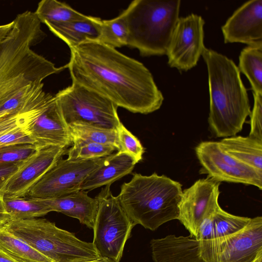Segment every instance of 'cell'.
<instances>
[{"label":"cell","mask_w":262,"mask_h":262,"mask_svg":"<svg viewBox=\"0 0 262 262\" xmlns=\"http://www.w3.org/2000/svg\"><path fill=\"white\" fill-rule=\"evenodd\" d=\"M136 164L131 156L121 151L106 156L103 163L84 179L80 190H91L112 184L130 173Z\"/></svg>","instance_id":"obj_19"},{"label":"cell","mask_w":262,"mask_h":262,"mask_svg":"<svg viewBox=\"0 0 262 262\" xmlns=\"http://www.w3.org/2000/svg\"><path fill=\"white\" fill-rule=\"evenodd\" d=\"M105 157L89 160L61 158L28 191L25 196L50 199L80 190L84 179L103 162Z\"/></svg>","instance_id":"obj_10"},{"label":"cell","mask_w":262,"mask_h":262,"mask_svg":"<svg viewBox=\"0 0 262 262\" xmlns=\"http://www.w3.org/2000/svg\"><path fill=\"white\" fill-rule=\"evenodd\" d=\"M202 56L208 71L209 129L216 137L235 136L251 112L240 72L232 60L212 49L205 47Z\"/></svg>","instance_id":"obj_3"},{"label":"cell","mask_w":262,"mask_h":262,"mask_svg":"<svg viewBox=\"0 0 262 262\" xmlns=\"http://www.w3.org/2000/svg\"><path fill=\"white\" fill-rule=\"evenodd\" d=\"M117 148L112 145L89 142L80 140L73 141L67 154L68 160H89L110 156Z\"/></svg>","instance_id":"obj_30"},{"label":"cell","mask_w":262,"mask_h":262,"mask_svg":"<svg viewBox=\"0 0 262 262\" xmlns=\"http://www.w3.org/2000/svg\"><path fill=\"white\" fill-rule=\"evenodd\" d=\"M108 184L95 197L98 208L93 228V243L101 257L120 262L135 224L118 198L114 196Z\"/></svg>","instance_id":"obj_8"},{"label":"cell","mask_w":262,"mask_h":262,"mask_svg":"<svg viewBox=\"0 0 262 262\" xmlns=\"http://www.w3.org/2000/svg\"><path fill=\"white\" fill-rule=\"evenodd\" d=\"M101 262H115L108 258L102 257V259Z\"/></svg>","instance_id":"obj_41"},{"label":"cell","mask_w":262,"mask_h":262,"mask_svg":"<svg viewBox=\"0 0 262 262\" xmlns=\"http://www.w3.org/2000/svg\"><path fill=\"white\" fill-rule=\"evenodd\" d=\"M54 100L31 110L0 118V136L31 125Z\"/></svg>","instance_id":"obj_31"},{"label":"cell","mask_w":262,"mask_h":262,"mask_svg":"<svg viewBox=\"0 0 262 262\" xmlns=\"http://www.w3.org/2000/svg\"><path fill=\"white\" fill-rule=\"evenodd\" d=\"M221 183L209 177L199 179L182 191L179 203V220L195 237L204 218L219 206Z\"/></svg>","instance_id":"obj_12"},{"label":"cell","mask_w":262,"mask_h":262,"mask_svg":"<svg viewBox=\"0 0 262 262\" xmlns=\"http://www.w3.org/2000/svg\"><path fill=\"white\" fill-rule=\"evenodd\" d=\"M54 97L68 125L80 123L117 130L122 124L116 104L78 83L72 82L71 85L59 91Z\"/></svg>","instance_id":"obj_7"},{"label":"cell","mask_w":262,"mask_h":262,"mask_svg":"<svg viewBox=\"0 0 262 262\" xmlns=\"http://www.w3.org/2000/svg\"><path fill=\"white\" fill-rule=\"evenodd\" d=\"M238 68L249 80L253 93L262 94V41L242 50Z\"/></svg>","instance_id":"obj_24"},{"label":"cell","mask_w":262,"mask_h":262,"mask_svg":"<svg viewBox=\"0 0 262 262\" xmlns=\"http://www.w3.org/2000/svg\"><path fill=\"white\" fill-rule=\"evenodd\" d=\"M182 185L165 175L134 173L124 183L117 196L135 225L152 231L168 221L178 219Z\"/></svg>","instance_id":"obj_4"},{"label":"cell","mask_w":262,"mask_h":262,"mask_svg":"<svg viewBox=\"0 0 262 262\" xmlns=\"http://www.w3.org/2000/svg\"><path fill=\"white\" fill-rule=\"evenodd\" d=\"M37 149L32 144H17L0 148V164L21 163L31 156Z\"/></svg>","instance_id":"obj_33"},{"label":"cell","mask_w":262,"mask_h":262,"mask_svg":"<svg viewBox=\"0 0 262 262\" xmlns=\"http://www.w3.org/2000/svg\"><path fill=\"white\" fill-rule=\"evenodd\" d=\"M102 259V257H100V258L96 259H93V260H86L81 262H101Z\"/></svg>","instance_id":"obj_40"},{"label":"cell","mask_w":262,"mask_h":262,"mask_svg":"<svg viewBox=\"0 0 262 262\" xmlns=\"http://www.w3.org/2000/svg\"><path fill=\"white\" fill-rule=\"evenodd\" d=\"M118 138L122 152L131 156L137 163L142 159L144 148L139 140L122 123L117 129Z\"/></svg>","instance_id":"obj_32"},{"label":"cell","mask_w":262,"mask_h":262,"mask_svg":"<svg viewBox=\"0 0 262 262\" xmlns=\"http://www.w3.org/2000/svg\"><path fill=\"white\" fill-rule=\"evenodd\" d=\"M3 226L53 262H81L101 257L93 242L81 241L45 219L9 220Z\"/></svg>","instance_id":"obj_6"},{"label":"cell","mask_w":262,"mask_h":262,"mask_svg":"<svg viewBox=\"0 0 262 262\" xmlns=\"http://www.w3.org/2000/svg\"><path fill=\"white\" fill-rule=\"evenodd\" d=\"M21 163L0 164V193L6 181L16 171Z\"/></svg>","instance_id":"obj_36"},{"label":"cell","mask_w":262,"mask_h":262,"mask_svg":"<svg viewBox=\"0 0 262 262\" xmlns=\"http://www.w3.org/2000/svg\"><path fill=\"white\" fill-rule=\"evenodd\" d=\"M66 65L72 81L133 113L159 110L164 97L149 70L141 62L98 41L70 48Z\"/></svg>","instance_id":"obj_1"},{"label":"cell","mask_w":262,"mask_h":262,"mask_svg":"<svg viewBox=\"0 0 262 262\" xmlns=\"http://www.w3.org/2000/svg\"><path fill=\"white\" fill-rule=\"evenodd\" d=\"M201 165L200 172L221 183H241L262 189V171L254 168L224 151L217 141H203L195 148Z\"/></svg>","instance_id":"obj_9"},{"label":"cell","mask_w":262,"mask_h":262,"mask_svg":"<svg viewBox=\"0 0 262 262\" xmlns=\"http://www.w3.org/2000/svg\"><path fill=\"white\" fill-rule=\"evenodd\" d=\"M216 209L204 218L195 236L200 243L201 257L206 262H218V251L212 222L213 214Z\"/></svg>","instance_id":"obj_29"},{"label":"cell","mask_w":262,"mask_h":262,"mask_svg":"<svg viewBox=\"0 0 262 262\" xmlns=\"http://www.w3.org/2000/svg\"><path fill=\"white\" fill-rule=\"evenodd\" d=\"M180 0H135L123 13L128 29L127 46L144 57L166 55L179 18Z\"/></svg>","instance_id":"obj_5"},{"label":"cell","mask_w":262,"mask_h":262,"mask_svg":"<svg viewBox=\"0 0 262 262\" xmlns=\"http://www.w3.org/2000/svg\"><path fill=\"white\" fill-rule=\"evenodd\" d=\"M204 24L202 16L195 14L179 17L166 54L169 67L187 71L197 64L205 48Z\"/></svg>","instance_id":"obj_11"},{"label":"cell","mask_w":262,"mask_h":262,"mask_svg":"<svg viewBox=\"0 0 262 262\" xmlns=\"http://www.w3.org/2000/svg\"><path fill=\"white\" fill-rule=\"evenodd\" d=\"M0 262H16L0 252Z\"/></svg>","instance_id":"obj_39"},{"label":"cell","mask_w":262,"mask_h":262,"mask_svg":"<svg viewBox=\"0 0 262 262\" xmlns=\"http://www.w3.org/2000/svg\"><path fill=\"white\" fill-rule=\"evenodd\" d=\"M254 105L250 115V131L249 136L262 140V94L253 93Z\"/></svg>","instance_id":"obj_34"},{"label":"cell","mask_w":262,"mask_h":262,"mask_svg":"<svg viewBox=\"0 0 262 262\" xmlns=\"http://www.w3.org/2000/svg\"><path fill=\"white\" fill-rule=\"evenodd\" d=\"M4 194L0 193V227L5 225L10 220V217L7 213L3 201Z\"/></svg>","instance_id":"obj_37"},{"label":"cell","mask_w":262,"mask_h":262,"mask_svg":"<svg viewBox=\"0 0 262 262\" xmlns=\"http://www.w3.org/2000/svg\"><path fill=\"white\" fill-rule=\"evenodd\" d=\"M250 220L251 218L230 214L219 206L212 217L213 231L217 248L220 241L241 230Z\"/></svg>","instance_id":"obj_28"},{"label":"cell","mask_w":262,"mask_h":262,"mask_svg":"<svg viewBox=\"0 0 262 262\" xmlns=\"http://www.w3.org/2000/svg\"><path fill=\"white\" fill-rule=\"evenodd\" d=\"M31 125L18 128L0 136V148L17 144L29 143L34 145L30 131Z\"/></svg>","instance_id":"obj_35"},{"label":"cell","mask_w":262,"mask_h":262,"mask_svg":"<svg viewBox=\"0 0 262 262\" xmlns=\"http://www.w3.org/2000/svg\"><path fill=\"white\" fill-rule=\"evenodd\" d=\"M224 42L248 46L262 41V0H252L237 9L222 27Z\"/></svg>","instance_id":"obj_15"},{"label":"cell","mask_w":262,"mask_h":262,"mask_svg":"<svg viewBox=\"0 0 262 262\" xmlns=\"http://www.w3.org/2000/svg\"><path fill=\"white\" fill-rule=\"evenodd\" d=\"M219 143L222 149L230 156L262 171V140L238 136L224 138Z\"/></svg>","instance_id":"obj_21"},{"label":"cell","mask_w":262,"mask_h":262,"mask_svg":"<svg viewBox=\"0 0 262 262\" xmlns=\"http://www.w3.org/2000/svg\"><path fill=\"white\" fill-rule=\"evenodd\" d=\"M128 29L122 12L114 18L102 20L98 42L116 49L127 45Z\"/></svg>","instance_id":"obj_27"},{"label":"cell","mask_w":262,"mask_h":262,"mask_svg":"<svg viewBox=\"0 0 262 262\" xmlns=\"http://www.w3.org/2000/svg\"><path fill=\"white\" fill-rule=\"evenodd\" d=\"M34 13L40 23L47 26L71 21L85 16L67 4L56 0L40 1Z\"/></svg>","instance_id":"obj_25"},{"label":"cell","mask_w":262,"mask_h":262,"mask_svg":"<svg viewBox=\"0 0 262 262\" xmlns=\"http://www.w3.org/2000/svg\"><path fill=\"white\" fill-rule=\"evenodd\" d=\"M3 201L10 220L37 218L52 211L42 199L4 195Z\"/></svg>","instance_id":"obj_22"},{"label":"cell","mask_w":262,"mask_h":262,"mask_svg":"<svg viewBox=\"0 0 262 262\" xmlns=\"http://www.w3.org/2000/svg\"><path fill=\"white\" fill-rule=\"evenodd\" d=\"M218 262H262V217L217 243Z\"/></svg>","instance_id":"obj_14"},{"label":"cell","mask_w":262,"mask_h":262,"mask_svg":"<svg viewBox=\"0 0 262 262\" xmlns=\"http://www.w3.org/2000/svg\"><path fill=\"white\" fill-rule=\"evenodd\" d=\"M72 140L112 145L120 150L117 130L98 127L86 124L73 123L69 125Z\"/></svg>","instance_id":"obj_26"},{"label":"cell","mask_w":262,"mask_h":262,"mask_svg":"<svg viewBox=\"0 0 262 262\" xmlns=\"http://www.w3.org/2000/svg\"><path fill=\"white\" fill-rule=\"evenodd\" d=\"M67 148L51 146L37 151L21 162L16 171L6 181L3 189L4 195L24 197L62 157Z\"/></svg>","instance_id":"obj_13"},{"label":"cell","mask_w":262,"mask_h":262,"mask_svg":"<svg viewBox=\"0 0 262 262\" xmlns=\"http://www.w3.org/2000/svg\"><path fill=\"white\" fill-rule=\"evenodd\" d=\"M150 247L155 262H206L201 257L199 242L191 235L152 239Z\"/></svg>","instance_id":"obj_17"},{"label":"cell","mask_w":262,"mask_h":262,"mask_svg":"<svg viewBox=\"0 0 262 262\" xmlns=\"http://www.w3.org/2000/svg\"><path fill=\"white\" fill-rule=\"evenodd\" d=\"M101 21L99 17L85 15L81 19L47 27L70 49L87 41H98Z\"/></svg>","instance_id":"obj_20"},{"label":"cell","mask_w":262,"mask_h":262,"mask_svg":"<svg viewBox=\"0 0 262 262\" xmlns=\"http://www.w3.org/2000/svg\"><path fill=\"white\" fill-rule=\"evenodd\" d=\"M30 131L37 149L51 146L68 148L73 144L69 126L55 99L31 124Z\"/></svg>","instance_id":"obj_16"},{"label":"cell","mask_w":262,"mask_h":262,"mask_svg":"<svg viewBox=\"0 0 262 262\" xmlns=\"http://www.w3.org/2000/svg\"><path fill=\"white\" fill-rule=\"evenodd\" d=\"M13 22L11 31L0 43V104L23 87L42 82L66 69L55 67L31 49L46 36L34 12L20 13Z\"/></svg>","instance_id":"obj_2"},{"label":"cell","mask_w":262,"mask_h":262,"mask_svg":"<svg viewBox=\"0 0 262 262\" xmlns=\"http://www.w3.org/2000/svg\"><path fill=\"white\" fill-rule=\"evenodd\" d=\"M0 252L16 262H53L3 226L0 227Z\"/></svg>","instance_id":"obj_23"},{"label":"cell","mask_w":262,"mask_h":262,"mask_svg":"<svg viewBox=\"0 0 262 262\" xmlns=\"http://www.w3.org/2000/svg\"><path fill=\"white\" fill-rule=\"evenodd\" d=\"M88 191L79 190L64 195L42 199L52 211L77 219L80 223L93 229L98 208V200L88 195Z\"/></svg>","instance_id":"obj_18"},{"label":"cell","mask_w":262,"mask_h":262,"mask_svg":"<svg viewBox=\"0 0 262 262\" xmlns=\"http://www.w3.org/2000/svg\"><path fill=\"white\" fill-rule=\"evenodd\" d=\"M13 22V21L5 24L0 25V43H1L7 36L11 31Z\"/></svg>","instance_id":"obj_38"}]
</instances>
